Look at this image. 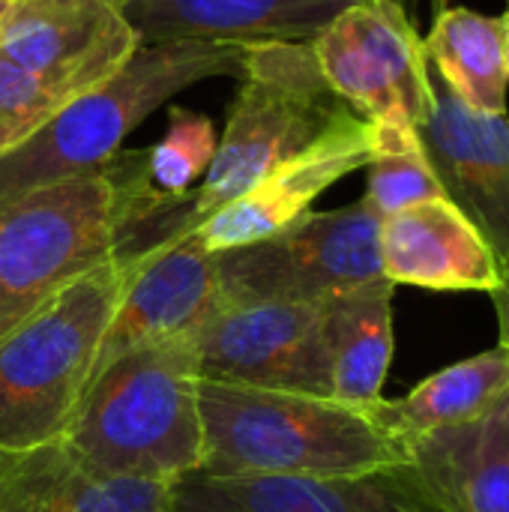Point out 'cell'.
Wrapping results in <instances>:
<instances>
[{
    "mask_svg": "<svg viewBox=\"0 0 509 512\" xmlns=\"http://www.w3.org/2000/svg\"><path fill=\"white\" fill-rule=\"evenodd\" d=\"M369 207L384 219L411 204L444 198V189L429 165L417 129L411 126H378L372 123V156H369Z\"/></svg>",
    "mask_w": 509,
    "mask_h": 512,
    "instance_id": "603a6c76",
    "label": "cell"
},
{
    "mask_svg": "<svg viewBox=\"0 0 509 512\" xmlns=\"http://www.w3.org/2000/svg\"><path fill=\"white\" fill-rule=\"evenodd\" d=\"M408 471L438 512H509V393L474 423L408 441Z\"/></svg>",
    "mask_w": 509,
    "mask_h": 512,
    "instance_id": "ac0fdd59",
    "label": "cell"
},
{
    "mask_svg": "<svg viewBox=\"0 0 509 512\" xmlns=\"http://www.w3.org/2000/svg\"><path fill=\"white\" fill-rule=\"evenodd\" d=\"M171 486L111 477L78 459L60 438L0 450V512H168Z\"/></svg>",
    "mask_w": 509,
    "mask_h": 512,
    "instance_id": "e0dca14e",
    "label": "cell"
},
{
    "mask_svg": "<svg viewBox=\"0 0 509 512\" xmlns=\"http://www.w3.org/2000/svg\"><path fill=\"white\" fill-rule=\"evenodd\" d=\"M492 303H495V315L501 327V345L509 351V261L501 264V282L492 291Z\"/></svg>",
    "mask_w": 509,
    "mask_h": 512,
    "instance_id": "d4e9b609",
    "label": "cell"
},
{
    "mask_svg": "<svg viewBox=\"0 0 509 512\" xmlns=\"http://www.w3.org/2000/svg\"><path fill=\"white\" fill-rule=\"evenodd\" d=\"M216 126L207 114L171 105L168 129L144 156V174L153 195L171 207H192L195 183L204 180L216 156Z\"/></svg>",
    "mask_w": 509,
    "mask_h": 512,
    "instance_id": "7402d4cb",
    "label": "cell"
},
{
    "mask_svg": "<svg viewBox=\"0 0 509 512\" xmlns=\"http://www.w3.org/2000/svg\"><path fill=\"white\" fill-rule=\"evenodd\" d=\"M126 198L114 159L0 201V333L54 291L123 255Z\"/></svg>",
    "mask_w": 509,
    "mask_h": 512,
    "instance_id": "8992f818",
    "label": "cell"
},
{
    "mask_svg": "<svg viewBox=\"0 0 509 512\" xmlns=\"http://www.w3.org/2000/svg\"><path fill=\"white\" fill-rule=\"evenodd\" d=\"M509 393V351L498 342L495 348L459 360L402 399H384L381 417L408 444L420 435L453 429L480 420Z\"/></svg>",
    "mask_w": 509,
    "mask_h": 512,
    "instance_id": "ffe728a7",
    "label": "cell"
},
{
    "mask_svg": "<svg viewBox=\"0 0 509 512\" xmlns=\"http://www.w3.org/2000/svg\"><path fill=\"white\" fill-rule=\"evenodd\" d=\"M201 381L333 399L324 303H222L192 330Z\"/></svg>",
    "mask_w": 509,
    "mask_h": 512,
    "instance_id": "9c48e42d",
    "label": "cell"
},
{
    "mask_svg": "<svg viewBox=\"0 0 509 512\" xmlns=\"http://www.w3.org/2000/svg\"><path fill=\"white\" fill-rule=\"evenodd\" d=\"M357 117L318 69L312 42H252L240 57V87L216 156L195 189L189 225L249 192L273 168Z\"/></svg>",
    "mask_w": 509,
    "mask_h": 512,
    "instance_id": "5b68a950",
    "label": "cell"
},
{
    "mask_svg": "<svg viewBox=\"0 0 509 512\" xmlns=\"http://www.w3.org/2000/svg\"><path fill=\"white\" fill-rule=\"evenodd\" d=\"M141 45L309 42L357 0H120Z\"/></svg>",
    "mask_w": 509,
    "mask_h": 512,
    "instance_id": "2e32d148",
    "label": "cell"
},
{
    "mask_svg": "<svg viewBox=\"0 0 509 512\" xmlns=\"http://www.w3.org/2000/svg\"><path fill=\"white\" fill-rule=\"evenodd\" d=\"M432 105L417 126L429 165L495 258L509 261V120L468 108L435 81Z\"/></svg>",
    "mask_w": 509,
    "mask_h": 512,
    "instance_id": "7c38bea8",
    "label": "cell"
},
{
    "mask_svg": "<svg viewBox=\"0 0 509 512\" xmlns=\"http://www.w3.org/2000/svg\"><path fill=\"white\" fill-rule=\"evenodd\" d=\"M384 402V399H381ZM378 405L198 378L207 477H348L408 465Z\"/></svg>",
    "mask_w": 509,
    "mask_h": 512,
    "instance_id": "6da1fadb",
    "label": "cell"
},
{
    "mask_svg": "<svg viewBox=\"0 0 509 512\" xmlns=\"http://www.w3.org/2000/svg\"><path fill=\"white\" fill-rule=\"evenodd\" d=\"M309 42L333 93L360 117L420 126L435 84L423 36L399 0H357Z\"/></svg>",
    "mask_w": 509,
    "mask_h": 512,
    "instance_id": "ba28073f",
    "label": "cell"
},
{
    "mask_svg": "<svg viewBox=\"0 0 509 512\" xmlns=\"http://www.w3.org/2000/svg\"><path fill=\"white\" fill-rule=\"evenodd\" d=\"M219 306V267L198 228H180L132 255L126 291L99 342L90 381L126 351L192 333Z\"/></svg>",
    "mask_w": 509,
    "mask_h": 512,
    "instance_id": "8fae6325",
    "label": "cell"
},
{
    "mask_svg": "<svg viewBox=\"0 0 509 512\" xmlns=\"http://www.w3.org/2000/svg\"><path fill=\"white\" fill-rule=\"evenodd\" d=\"M129 267L132 255L102 261L0 333V450H27L63 435L90 384Z\"/></svg>",
    "mask_w": 509,
    "mask_h": 512,
    "instance_id": "3957f363",
    "label": "cell"
},
{
    "mask_svg": "<svg viewBox=\"0 0 509 512\" xmlns=\"http://www.w3.org/2000/svg\"><path fill=\"white\" fill-rule=\"evenodd\" d=\"M399 3H402V6H405V9H408V3H411V0H399Z\"/></svg>",
    "mask_w": 509,
    "mask_h": 512,
    "instance_id": "83f0119b",
    "label": "cell"
},
{
    "mask_svg": "<svg viewBox=\"0 0 509 512\" xmlns=\"http://www.w3.org/2000/svg\"><path fill=\"white\" fill-rule=\"evenodd\" d=\"M423 45L429 66L453 96L474 111L507 114L509 69L501 18L465 6L441 9Z\"/></svg>",
    "mask_w": 509,
    "mask_h": 512,
    "instance_id": "44dd1931",
    "label": "cell"
},
{
    "mask_svg": "<svg viewBox=\"0 0 509 512\" xmlns=\"http://www.w3.org/2000/svg\"><path fill=\"white\" fill-rule=\"evenodd\" d=\"M438 3H447V0H438Z\"/></svg>",
    "mask_w": 509,
    "mask_h": 512,
    "instance_id": "f1b7e54d",
    "label": "cell"
},
{
    "mask_svg": "<svg viewBox=\"0 0 509 512\" xmlns=\"http://www.w3.org/2000/svg\"><path fill=\"white\" fill-rule=\"evenodd\" d=\"M372 156V123L351 117L327 132L309 150L273 168L249 192L228 201L198 225V237L210 252L240 249L267 240L312 210L333 183L357 168H366Z\"/></svg>",
    "mask_w": 509,
    "mask_h": 512,
    "instance_id": "5bb4252c",
    "label": "cell"
},
{
    "mask_svg": "<svg viewBox=\"0 0 509 512\" xmlns=\"http://www.w3.org/2000/svg\"><path fill=\"white\" fill-rule=\"evenodd\" d=\"M240 42H156L135 54L99 87L75 96L18 150L0 156V201L105 168L123 138L189 84L240 72Z\"/></svg>",
    "mask_w": 509,
    "mask_h": 512,
    "instance_id": "277c9868",
    "label": "cell"
},
{
    "mask_svg": "<svg viewBox=\"0 0 509 512\" xmlns=\"http://www.w3.org/2000/svg\"><path fill=\"white\" fill-rule=\"evenodd\" d=\"M168 512H438L408 465L348 477H207L171 486Z\"/></svg>",
    "mask_w": 509,
    "mask_h": 512,
    "instance_id": "4fadbf2b",
    "label": "cell"
},
{
    "mask_svg": "<svg viewBox=\"0 0 509 512\" xmlns=\"http://www.w3.org/2000/svg\"><path fill=\"white\" fill-rule=\"evenodd\" d=\"M9 6H12V0H0V21H3V15L9 12Z\"/></svg>",
    "mask_w": 509,
    "mask_h": 512,
    "instance_id": "4316f807",
    "label": "cell"
},
{
    "mask_svg": "<svg viewBox=\"0 0 509 512\" xmlns=\"http://www.w3.org/2000/svg\"><path fill=\"white\" fill-rule=\"evenodd\" d=\"M501 30H504V54H507V69H509V0L504 15H501Z\"/></svg>",
    "mask_w": 509,
    "mask_h": 512,
    "instance_id": "484cf974",
    "label": "cell"
},
{
    "mask_svg": "<svg viewBox=\"0 0 509 512\" xmlns=\"http://www.w3.org/2000/svg\"><path fill=\"white\" fill-rule=\"evenodd\" d=\"M378 249L393 285L492 294L501 282V261L447 198H429L384 216Z\"/></svg>",
    "mask_w": 509,
    "mask_h": 512,
    "instance_id": "9a60e30c",
    "label": "cell"
},
{
    "mask_svg": "<svg viewBox=\"0 0 509 512\" xmlns=\"http://www.w3.org/2000/svg\"><path fill=\"white\" fill-rule=\"evenodd\" d=\"M141 45L120 0H12L0 57L75 96L108 81Z\"/></svg>",
    "mask_w": 509,
    "mask_h": 512,
    "instance_id": "30bf717a",
    "label": "cell"
},
{
    "mask_svg": "<svg viewBox=\"0 0 509 512\" xmlns=\"http://www.w3.org/2000/svg\"><path fill=\"white\" fill-rule=\"evenodd\" d=\"M72 99V90L51 84L0 57V156L30 141Z\"/></svg>",
    "mask_w": 509,
    "mask_h": 512,
    "instance_id": "cb8c5ba5",
    "label": "cell"
},
{
    "mask_svg": "<svg viewBox=\"0 0 509 512\" xmlns=\"http://www.w3.org/2000/svg\"><path fill=\"white\" fill-rule=\"evenodd\" d=\"M60 441L90 468L174 486L204 462L192 333L117 357L81 393Z\"/></svg>",
    "mask_w": 509,
    "mask_h": 512,
    "instance_id": "7a4b0ae2",
    "label": "cell"
},
{
    "mask_svg": "<svg viewBox=\"0 0 509 512\" xmlns=\"http://www.w3.org/2000/svg\"><path fill=\"white\" fill-rule=\"evenodd\" d=\"M381 216L366 198L303 213L279 234L216 252L222 303H327L384 276Z\"/></svg>",
    "mask_w": 509,
    "mask_h": 512,
    "instance_id": "52a82bcc",
    "label": "cell"
},
{
    "mask_svg": "<svg viewBox=\"0 0 509 512\" xmlns=\"http://www.w3.org/2000/svg\"><path fill=\"white\" fill-rule=\"evenodd\" d=\"M393 291L390 279H378L324 303V348L336 402L378 405L384 399L393 363Z\"/></svg>",
    "mask_w": 509,
    "mask_h": 512,
    "instance_id": "d6986e66",
    "label": "cell"
}]
</instances>
